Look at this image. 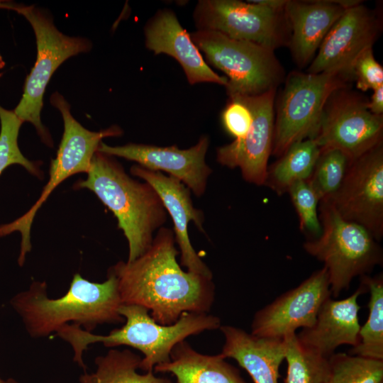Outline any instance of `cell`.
I'll list each match as a JSON object with an SVG mask.
<instances>
[{
  "mask_svg": "<svg viewBox=\"0 0 383 383\" xmlns=\"http://www.w3.org/2000/svg\"><path fill=\"white\" fill-rule=\"evenodd\" d=\"M175 242L173 231L162 227L143 255L108 270L116 278L122 304L147 309L162 325L174 323L185 312L208 313L215 299L213 278L181 268Z\"/></svg>",
  "mask_w": 383,
  "mask_h": 383,
  "instance_id": "cell-1",
  "label": "cell"
},
{
  "mask_svg": "<svg viewBox=\"0 0 383 383\" xmlns=\"http://www.w3.org/2000/svg\"><path fill=\"white\" fill-rule=\"evenodd\" d=\"M9 304L33 338L50 336L67 324L91 332L99 325L125 322L119 313L122 303L117 280L109 271L101 283L75 274L67 293L57 299L48 296L45 282H33L26 290L13 295Z\"/></svg>",
  "mask_w": 383,
  "mask_h": 383,
  "instance_id": "cell-2",
  "label": "cell"
},
{
  "mask_svg": "<svg viewBox=\"0 0 383 383\" xmlns=\"http://www.w3.org/2000/svg\"><path fill=\"white\" fill-rule=\"evenodd\" d=\"M119 313L124 318V325L109 334L96 335L79 326L67 324L56 335L68 343L74 353L73 360L84 371L87 366L83 360L84 352L93 343H101L106 347L127 345L140 351V369L153 371L156 365L168 362L174 346L191 335L221 327V319L208 313L185 312L173 324L162 325L140 306L121 304Z\"/></svg>",
  "mask_w": 383,
  "mask_h": 383,
  "instance_id": "cell-3",
  "label": "cell"
},
{
  "mask_svg": "<svg viewBox=\"0 0 383 383\" xmlns=\"http://www.w3.org/2000/svg\"><path fill=\"white\" fill-rule=\"evenodd\" d=\"M87 177L74 187L93 192L111 210L128 243L127 262L143 255L156 231L163 227L167 211L155 189L148 182L129 177L113 156L96 151Z\"/></svg>",
  "mask_w": 383,
  "mask_h": 383,
  "instance_id": "cell-4",
  "label": "cell"
},
{
  "mask_svg": "<svg viewBox=\"0 0 383 383\" xmlns=\"http://www.w3.org/2000/svg\"><path fill=\"white\" fill-rule=\"evenodd\" d=\"M318 209L321 233L308 239L303 248L323 263L331 296L338 298L355 277L368 275L382 265L383 252L369 231L342 218L327 201H320Z\"/></svg>",
  "mask_w": 383,
  "mask_h": 383,
  "instance_id": "cell-5",
  "label": "cell"
},
{
  "mask_svg": "<svg viewBox=\"0 0 383 383\" xmlns=\"http://www.w3.org/2000/svg\"><path fill=\"white\" fill-rule=\"evenodd\" d=\"M351 80V74L339 72H291L277 107L272 154L279 157L294 143L314 139L328 98Z\"/></svg>",
  "mask_w": 383,
  "mask_h": 383,
  "instance_id": "cell-6",
  "label": "cell"
},
{
  "mask_svg": "<svg viewBox=\"0 0 383 383\" xmlns=\"http://www.w3.org/2000/svg\"><path fill=\"white\" fill-rule=\"evenodd\" d=\"M189 35L207 60L227 75L229 98L262 94L276 89L282 79L283 69L270 48L214 30Z\"/></svg>",
  "mask_w": 383,
  "mask_h": 383,
  "instance_id": "cell-7",
  "label": "cell"
},
{
  "mask_svg": "<svg viewBox=\"0 0 383 383\" xmlns=\"http://www.w3.org/2000/svg\"><path fill=\"white\" fill-rule=\"evenodd\" d=\"M50 102L62 114L64 133L56 157L51 161L49 180L44 187L39 199L33 206L20 218L8 224L0 226V237L14 231L21 234L19 266H23L27 254L30 252V229L34 216L51 192L64 180L77 173H87L94 154L97 151L102 138L117 136L122 131L116 126L99 132L84 128L70 113V106L65 98L55 92L50 97Z\"/></svg>",
  "mask_w": 383,
  "mask_h": 383,
  "instance_id": "cell-8",
  "label": "cell"
},
{
  "mask_svg": "<svg viewBox=\"0 0 383 383\" xmlns=\"http://www.w3.org/2000/svg\"><path fill=\"white\" fill-rule=\"evenodd\" d=\"M30 23L36 38L37 58L27 76L22 98L13 112L23 122L32 123L42 140H52L40 119L46 87L60 65L70 57L88 52L91 43L84 38L70 37L57 29L52 20L34 6L21 5L17 11Z\"/></svg>",
  "mask_w": 383,
  "mask_h": 383,
  "instance_id": "cell-9",
  "label": "cell"
},
{
  "mask_svg": "<svg viewBox=\"0 0 383 383\" xmlns=\"http://www.w3.org/2000/svg\"><path fill=\"white\" fill-rule=\"evenodd\" d=\"M367 102L347 87L330 96L314 138L321 150H339L354 160L382 143V115L372 113Z\"/></svg>",
  "mask_w": 383,
  "mask_h": 383,
  "instance_id": "cell-10",
  "label": "cell"
},
{
  "mask_svg": "<svg viewBox=\"0 0 383 383\" xmlns=\"http://www.w3.org/2000/svg\"><path fill=\"white\" fill-rule=\"evenodd\" d=\"M193 16L198 30L217 31L272 50L287 43L284 30L288 23L284 11L253 1L200 0Z\"/></svg>",
  "mask_w": 383,
  "mask_h": 383,
  "instance_id": "cell-11",
  "label": "cell"
},
{
  "mask_svg": "<svg viewBox=\"0 0 383 383\" xmlns=\"http://www.w3.org/2000/svg\"><path fill=\"white\" fill-rule=\"evenodd\" d=\"M323 201L379 242L383 237V143L354 160L338 192Z\"/></svg>",
  "mask_w": 383,
  "mask_h": 383,
  "instance_id": "cell-12",
  "label": "cell"
},
{
  "mask_svg": "<svg viewBox=\"0 0 383 383\" xmlns=\"http://www.w3.org/2000/svg\"><path fill=\"white\" fill-rule=\"evenodd\" d=\"M330 296L328 275L323 267L258 310L253 316L250 333L261 338L284 339L296 333L299 328H309Z\"/></svg>",
  "mask_w": 383,
  "mask_h": 383,
  "instance_id": "cell-13",
  "label": "cell"
},
{
  "mask_svg": "<svg viewBox=\"0 0 383 383\" xmlns=\"http://www.w3.org/2000/svg\"><path fill=\"white\" fill-rule=\"evenodd\" d=\"M276 89L255 96H235L250 109L252 121L246 135L218 148V163L229 168L239 167L243 179L264 185L268 159L272 154L274 128V101Z\"/></svg>",
  "mask_w": 383,
  "mask_h": 383,
  "instance_id": "cell-14",
  "label": "cell"
},
{
  "mask_svg": "<svg viewBox=\"0 0 383 383\" xmlns=\"http://www.w3.org/2000/svg\"><path fill=\"white\" fill-rule=\"evenodd\" d=\"M379 30V19L361 2L348 8L323 40L307 72H339L353 76L354 62L372 48Z\"/></svg>",
  "mask_w": 383,
  "mask_h": 383,
  "instance_id": "cell-15",
  "label": "cell"
},
{
  "mask_svg": "<svg viewBox=\"0 0 383 383\" xmlns=\"http://www.w3.org/2000/svg\"><path fill=\"white\" fill-rule=\"evenodd\" d=\"M209 146V138L202 135L188 149H179L175 145L160 147L136 143L109 146L101 141L97 151L136 162L150 170L164 171L181 181L196 196H201L212 172L205 160Z\"/></svg>",
  "mask_w": 383,
  "mask_h": 383,
  "instance_id": "cell-16",
  "label": "cell"
},
{
  "mask_svg": "<svg viewBox=\"0 0 383 383\" xmlns=\"http://www.w3.org/2000/svg\"><path fill=\"white\" fill-rule=\"evenodd\" d=\"M131 173L150 184L159 194L173 221L175 241L180 250L181 265L189 272L213 278L212 272L196 253L189 238V221H192L200 231L204 232V213L194 206L190 189L177 178L139 165L132 166Z\"/></svg>",
  "mask_w": 383,
  "mask_h": 383,
  "instance_id": "cell-17",
  "label": "cell"
},
{
  "mask_svg": "<svg viewBox=\"0 0 383 383\" xmlns=\"http://www.w3.org/2000/svg\"><path fill=\"white\" fill-rule=\"evenodd\" d=\"M145 38L146 48L154 54L168 55L179 63L189 84L211 82L227 86V77L218 75L207 65L171 10H160L152 16L145 27Z\"/></svg>",
  "mask_w": 383,
  "mask_h": 383,
  "instance_id": "cell-18",
  "label": "cell"
},
{
  "mask_svg": "<svg viewBox=\"0 0 383 383\" xmlns=\"http://www.w3.org/2000/svg\"><path fill=\"white\" fill-rule=\"evenodd\" d=\"M367 293L360 282L350 296L335 300L328 297L321 305L314 323L296 334L299 340L309 350L328 358L342 345L355 346L359 341L360 324L358 297Z\"/></svg>",
  "mask_w": 383,
  "mask_h": 383,
  "instance_id": "cell-19",
  "label": "cell"
},
{
  "mask_svg": "<svg viewBox=\"0 0 383 383\" xmlns=\"http://www.w3.org/2000/svg\"><path fill=\"white\" fill-rule=\"evenodd\" d=\"M360 2L357 0H288L284 13L292 30L289 46L299 67H304L311 60L324 38L344 11Z\"/></svg>",
  "mask_w": 383,
  "mask_h": 383,
  "instance_id": "cell-20",
  "label": "cell"
},
{
  "mask_svg": "<svg viewBox=\"0 0 383 383\" xmlns=\"http://www.w3.org/2000/svg\"><path fill=\"white\" fill-rule=\"evenodd\" d=\"M224 344L220 353L232 358L254 383H279V367L285 357V340L255 336L240 328L221 326Z\"/></svg>",
  "mask_w": 383,
  "mask_h": 383,
  "instance_id": "cell-21",
  "label": "cell"
},
{
  "mask_svg": "<svg viewBox=\"0 0 383 383\" xmlns=\"http://www.w3.org/2000/svg\"><path fill=\"white\" fill-rule=\"evenodd\" d=\"M153 370L172 374L177 383H247L220 353H200L185 340L174 346L168 362L156 365Z\"/></svg>",
  "mask_w": 383,
  "mask_h": 383,
  "instance_id": "cell-22",
  "label": "cell"
},
{
  "mask_svg": "<svg viewBox=\"0 0 383 383\" xmlns=\"http://www.w3.org/2000/svg\"><path fill=\"white\" fill-rule=\"evenodd\" d=\"M320 153L314 139L294 143L277 162L267 167L264 185L278 195L287 193L294 183L309 179Z\"/></svg>",
  "mask_w": 383,
  "mask_h": 383,
  "instance_id": "cell-23",
  "label": "cell"
},
{
  "mask_svg": "<svg viewBox=\"0 0 383 383\" xmlns=\"http://www.w3.org/2000/svg\"><path fill=\"white\" fill-rule=\"evenodd\" d=\"M142 357L128 349H111L105 355L94 360L96 369L84 372L79 383H173L167 377H157L153 371L140 374Z\"/></svg>",
  "mask_w": 383,
  "mask_h": 383,
  "instance_id": "cell-24",
  "label": "cell"
},
{
  "mask_svg": "<svg viewBox=\"0 0 383 383\" xmlns=\"http://www.w3.org/2000/svg\"><path fill=\"white\" fill-rule=\"evenodd\" d=\"M370 294L369 314L365 323L360 326L358 343L348 354L383 360V276L360 277Z\"/></svg>",
  "mask_w": 383,
  "mask_h": 383,
  "instance_id": "cell-25",
  "label": "cell"
},
{
  "mask_svg": "<svg viewBox=\"0 0 383 383\" xmlns=\"http://www.w3.org/2000/svg\"><path fill=\"white\" fill-rule=\"evenodd\" d=\"M287 374L284 383H325L328 360L305 347L296 333L284 338Z\"/></svg>",
  "mask_w": 383,
  "mask_h": 383,
  "instance_id": "cell-26",
  "label": "cell"
},
{
  "mask_svg": "<svg viewBox=\"0 0 383 383\" xmlns=\"http://www.w3.org/2000/svg\"><path fill=\"white\" fill-rule=\"evenodd\" d=\"M325 383H383V360L335 353Z\"/></svg>",
  "mask_w": 383,
  "mask_h": 383,
  "instance_id": "cell-27",
  "label": "cell"
},
{
  "mask_svg": "<svg viewBox=\"0 0 383 383\" xmlns=\"http://www.w3.org/2000/svg\"><path fill=\"white\" fill-rule=\"evenodd\" d=\"M353 160L336 149L321 150L313 170L307 180L319 202L330 199L340 187Z\"/></svg>",
  "mask_w": 383,
  "mask_h": 383,
  "instance_id": "cell-28",
  "label": "cell"
},
{
  "mask_svg": "<svg viewBox=\"0 0 383 383\" xmlns=\"http://www.w3.org/2000/svg\"><path fill=\"white\" fill-rule=\"evenodd\" d=\"M0 174L11 165H22L30 174L41 178L38 163L30 161L21 153L18 145L20 128L23 123L13 111L0 105Z\"/></svg>",
  "mask_w": 383,
  "mask_h": 383,
  "instance_id": "cell-29",
  "label": "cell"
},
{
  "mask_svg": "<svg viewBox=\"0 0 383 383\" xmlns=\"http://www.w3.org/2000/svg\"><path fill=\"white\" fill-rule=\"evenodd\" d=\"M292 202L297 213L300 230L308 239L316 238L321 233L318 213L319 199L307 181H299L289 189Z\"/></svg>",
  "mask_w": 383,
  "mask_h": 383,
  "instance_id": "cell-30",
  "label": "cell"
},
{
  "mask_svg": "<svg viewBox=\"0 0 383 383\" xmlns=\"http://www.w3.org/2000/svg\"><path fill=\"white\" fill-rule=\"evenodd\" d=\"M352 73L357 89L362 91L383 86V69L375 60L372 48L365 50L357 57Z\"/></svg>",
  "mask_w": 383,
  "mask_h": 383,
  "instance_id": "cell-31",
  "label": "cell"
},
{
  "mask_svg": "<svg viewBox=\"0 0 383 383\" xmlns=\"http://www.w3.org/2000/svg\"><path fill=\"white\" fill-rule=\"evenodd\" d=\"M224 128L235 140L243 138L248 133L252 121L248 107L236 99H230L222 113Z\"/></svg>",
  "mask_w": 383,
  "mask_h": 383,
  "instance_id": "cell-32",
  "label": "cell"
},
{
  "mask_svg": "<svg viewBox=\"0 0 383 383\" xmlns=\"http://www.w3.org/2000/svg\"><path fill=\"white\" fill-rule=\"evenodd\" d=\"M370 111L375 115L381 116L383 113V86L373 90L370 101L367 102Z\"/></svg>",
  "mask_w": 383,
  "mask_h": 383,
  "instance_id": "cell-33",
  "label": "cell"
},
{
  "mask_svg": "<svg viewBox=\"0 0 383 383\" xmlns=\"http://www.w3.org/2000/svg\"><path fill=\"white\" fill-rule=\"evenodd\" d=\"M253 1L276 11H284L288 0H255Z\"/></svg>",
  "mask_w": 383,
  "mask_h": 383,
  "instance_id": "cell-34",
  "label": "cell"
},
{
  "mask_svg": "<svg viewBox=\"0 0 383 383\" xmlns=\"http://www.w3.org/2000/svg\"><path fill=\"white\" fill-rule=\"evenodd\" d=\"M21 6L19 4H16L13 3H9V1H4L0 0V9L14 10L17 11L18 8Z\"/></svg>",
  "mask_w": 383,
  "mask_h": 383,
  "instance_id": "cell-35",
  "label": "cell"
},
{
  "mask_svg": "<svg viewBox=\"0 0 383 383\" xmlns=\"http://www.w3.org/2000/svg\"><path fill=\"white\" fill-rule=\"evenodd\" d=\"M4 383H19V382L16 381L15 379L9 378V379H4Z\"/></svg>",
  "mask_w": 383,
  "mask_h": 383,
  "instance_id": "cell-36",
  "label": "cell"
},
{
  "mask_svg": "<svg viewBox=\"0 0 383 383\" xmlns=\"http://www.w3.org/2000/svg\"><path fill=\"white\" fill-rule=\"evenodd\" d=\"M5 65V62L1 57V55H0V69L3 68Z\"/></svg>",
  "mask_w": 383,
  "mask_h": 383,
  "instance_id": "cell-37",
  "label": "cell"
},
{
  "mask_svg": "<svg viewBox=\"0 0 383 383\" xmlns=\"http://www.w3.org/2000/svg\"><path fill=\"white\" fill-rule=\"evenodd\" d=\"M4 379H3L0 376V383H4Z\"/></svg>",
  "mask_w": 383,
  "mask_h": 383,
  "instance_id": "cell-38",
  "label": "cell"
},
{
  "mask_svg": "<svg viewBox=\"0 0 383 383\" xmlns=\"http://www.w3.org/2000/svg\"><path fill=\"white\" fill-rule=\"evenodd\" d=\"M1 75H2V74H1V73H0V77H1Z\"/></svg>",
  "mask_w": 383,
  "mask_h": 383,
  "instance_id": "cell-39",
  "label": "cell"
}]
</instances>
